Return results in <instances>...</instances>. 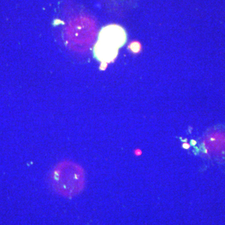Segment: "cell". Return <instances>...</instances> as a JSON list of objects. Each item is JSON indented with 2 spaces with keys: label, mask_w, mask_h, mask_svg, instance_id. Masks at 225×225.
Here are the masks:
<instances>
[{
  "label": "cell",
  "mask_w": 225,
  "mask_h": 225,
  "mask_svg": "<svg viewBox=\"0 0 225 225\" xmlns=\"http://www.w3.org/2000/svg\"><path fill=\"white\" fill-rule=\"evenodd\" d=\"M85 173L83 168L72 161H60L50 173V183L58 194L72 198L83 191Z\"/></svg>",
  "instance_id": "cell-1"
},
{
  "label": "cell",
  "mask_w": 225,
  "mask_h": 225,
  "mask_svg": "<svg viewBox=\"0 0 225 225\" xmlns=\"http://www.w3.org/2000/svg\"><path fill=\"white\" fill-rule=\"evenodd\" d=\"M126 31L119 25L113 24L103 27L94 46V57L104 63L113 61L119 49L126 43Z\"/></svg>",
  "instance_id": "cell-2"
},
{
  "label": "cell",
  "mask_w": 225,
  "mask_h": 225,
  "mask_svg": "<svg viewBox=\"0 0 225 225\" xmlns=\"http://www.w3.org/2000/svg\"><path fill=\"white\" fill-rule=\"evenodd\" d=\"M134 153L136 156H141L142 154V151L140 149H136L134 151Z\"/></svg>",
  "instance_id": "cell-3"
},
{
  "label": "cell",
  "mask_w": 225,
  "mask_h": 225,
  "mask_svg": "<svg viewBox=\"0 0 225 225\" xmlns=\"http://www.w3.org/2000/svg\"><path fill=\"white\" fill-rule=\"evenodd\" d=\"M183 147L185 149H189L190 147V145L188 143H184L183 145Z\"/></svg>",
  "instance_id": "cell-4"
}]
</instances>
